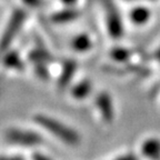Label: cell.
<instances>
[{
	"instance_id": "cell-17",
	"label": "cell",
	"mask_w": 160,
	"mask_h": 160,
	"mask_svg": "<svg viewBox=\"0 0 160 160\" xmlns=\"http://www.w3.org/2000/svg\"><path fill=\"white\" fill-rule=\"evenodd\" d=\"M0 160H25L21 156H0Z\"/></svg>"
},
{
	"instance_id": "cell-14",
	"label": "cell",
	"mask_w": 160,
	"mask_h": 160,
	"mask_svg": "<svg viewBox=\"0 0 160 160\" xmlns=\"http://www.w3.org/2000/svg\"><path fill=\"white\" fill-rule=\"evenodd\" d=\"M115 160H139V158L133 153H123V155L117 157Z\"/></svg>"
},
{
	"instance_id": "cell-8",
	"label": "cell",
	"mask_w": 160,
	"mask_h": 160,
	"mask_svg": "<svg viewBox=\"0 0 160 160\" xmlns=\"http://www.w3.org/2000/svg\"><path fill=\"white\" fill-rule=\"evenodd\" d=\"M130 19L136 25H143L150 19V11L145 7L133 8L130 12Z\"/></svg>"
},
{
	"instance_id": "cell-7",
	"label": "cell",
	"mask_w": 160,
	"mask_h": 160,
	"mask_svg": "<svg viewBox=\"0 0 160 160\" xmlns=\"http://www.w3.org/2000/svg\"><path fill=\"white\" fill-rule=\"evenodd\" d=\"M76 69H77V63L73 60H67L65 62L61 70V75L58 80V88L60 90H63L70 83L76 73Z\"/></svg>"
},
{
	"instance_id": "cell-10",
	"label": "cell",
	"mask_w": 160,
	"mask_h": 160,
	"mask_svg": "<svg viewBox=\"0 0 160 160\" xmlns=\"http://www.w3.org/2000/svg\"><path fill=\"white\" fill-rule=\"evenodd\" d=\"M72 48L76 51L85 52L91 48V40L87 35H78L72 40Z\"/></svg>"
},
{
	"instance_id": "cell-12",
	"label": "cell",
	"mask_w": 160,
	"mask_h": 160,
	"mask_svg": "<svg viewBox=\"0 0 160 160\" xmlns=\"http://www.w3.org/2000/svg\"><path fill=\"white\" fill-rule=\"evenodd\" d=\"M5 66L11 69H22L23 63L20 59L19 55L16 52H9L5 57Z\"/></svg>"
},
{
	"instance_id": "cell-21",
	"label": "cell",
	"mask_w": 160,
	"mask_h": 160,
	"mask_svg": "<svg viewBox=\"0 0 160 160\" xmlns=\"http://www.w3.org/2000/svg\"><path fill=\"white\" fill-rule=\"evenodd\" d=\"M152 1H153V0H152Z\"/></svg>"
},
{
	"instance_id": "cell-6",
	"label": "cell",
	"mask_w": 160,
	"mask_h": 160,
	"mask_svg": "<svg viewBox=\"0 0 160 160\" xmlns=\"http://www.w3.org/2000/svg\"><path fill=\"white\" fill-rule=\"evenodd\" d=\"M141 155L148 160H160V139L148 138L141 143Z\"/></svg>"
},
{
	"instance_id": "cell-9",
	"label": "cell",
	"mask_w": 160,
	"mask_h": 160,
	"mask_svg": "<svg viewBox=\"0 0 160 160\" xmlns=\"http://www.w3.org/2000/svg\"><path fill=\"white\" fill-rule=\"evenodd\" d=\"M91 92V82L89 80H83L77 83L71 90V95L76 99H83Z\"/></svg>"
},
{
	"instance_id": "cell-11",
	"label": "cell",
	"mask_w": 160,
	"mask_h": 160,
	"mask_svg": "<svg viewBox=\"0 0 160 160\" xmlns=\"http://www.w3.org/2000/svg\"><path fill=\"white\" fill-rule=\"evenodd\" d=\"M79 17V11L75 9H67L62 10L60 12L56 13L55 16H52V20L55 22H68V21H71V20H75Z\"/></svg>"
},
{
	"instance_id": "cell-20",
	"label": "cell",
	"mask_w": 160,
	"mask_h": 160,
	"mask_svg": "<svg viewBox=\"0 0 160 160\" xmlns=\"http://www.w3.org/2000/svg\"><path fill=\"white\" fill-rule=\"evenodd\" d=\"M129 1H132V0H129Z\"/></svg>"
},
{
	"instance_id": "cell-18",
	"label": "cell",
	"mask_w": 160,
	"mask_h": 160,
	"mask_svg": "<svg viewBox=\"0 0 160 160\" xmlns=\"http://www.w3.org/2000/svg\"><path fill=\"white\" fill-rule=\"evenodd\" d=\"M155 58H156V60L158 61V63L160 65V46L157 48V50L155 51Z\"/></svg>"
},
{
	"instance_id": "cell-5",
	"label": "cell",
	"mask_w": 160,
	"mask_h": 160,
	"mask_svg": "<svg viewBox=\"0 0 160 160\" xmlns=\"http://www.w3.org/2000/svg\"><path fill=\"white\" fill-rule=\"evenodd\" d=\"M96 106L99 110L101 118L106 122H111L115 117L112 99L108 92H100L96 98Z\"/></svg>"
},
{
	"instance_id": "cell-19",
	"label": "cell",
	"mask_w": 160,
	"mask_h": 160,
	"mask_svg": "<svg viewBox=\"0 0 160 160\" xmlns=\"http://www.w3.org/2000/svg\"><path fill=\"white\" fill-rule=\"evenodd\" d=\"M61 1H63L65 3H68V5H73L76 2V0H61Z\"/></svg>"
},
{
	"instance_id": "cell-3",
	"label": "cell",
	"mask_w": 160,
	"mask_h": 160,
	"mask_svg": "<svg viewBox=\"0 0 160 160\" xmlns=\"http://www.w3.org/2000/svg\"><path fill=\"white\" fill-rule=\"evenodd\" d=\"M5 137L9 142L23 147H35L42 142V138L37 132L19 128L8 129L5 133Z\"/></svg>"
},
{
	"instance_id": "cell-1",
	"label": "cell",
	"mask_w": 160,
	"mask_h": 160,
	"mask_svg": "<svg viewBox=\"0 0 160 160\" xmlns=\"http://www.w3.org/2000/svg\"><path fill=\"white\" fill-rule=\"evenodd\" d=\"M33 120L36 122L49 131L52 136L58 138L59 140L63 141L65 143L69 146H76L79 143L80 137L76 130L72 128H69L65 123L60 122L59 120L53 119L51 117H48L46 115H36L33 117Z\"/></svg>"
},
{
	"instance_id": "cell-15",
	"label": "cell",
	"mask_w": 160,
	"mask_h": 160,
	"mask_svg": "<svg viewBox=\"0 0 160 160\" xmlns=\"http://www.w3.org/2000/svg\"><path fill=\"white\" fill-rule=\"evenodd\" d=\"M32 160H52L51 158H49L48 156L43 155V153L36 152L32 155Z\"/></svg>"
},
{
	"instance_id": "cell-4",
	"label": "cell",
	"mask_w": 160,
	"mask_h": 160,
	"mask_svg": "<svg viewBox=\"0 0 160 160\" xmlns=\"http://www.w3.org/2000/svg\"><path fill=\"white\" fill-rule=\"evenodd\" d=\"M102 2L107 11V23L110 36L112 38H120L122 35V22L117 8L113 5L112 0H102Z\"/></svg>"
},
{
	"instance_id": "cell-13",
	"label": "cell",
	"mask_w": 160,
	"mask_h": 160,
	"mask_svg": "<svg viewBox=\"0 0 160 160\" xmlns=\"http://www.w3.org/2000/svg\"><path fill=\"white\" fill-rule=\"evenodd\" d=\"M111 57L113 60L119 61V62H125L129 59L130 57V51L126 48H115L111 51Z\"/></svg>"
},
{
	"instance_id": "cell-16",
	"label": "cell",
	"mask_w": 160,
	"mask_h": 160,
	"mask_svg": "<svg viewBox=\"0 0 160 160\" xmlns=\"http://www.w3.org/2000/svg\"><path fill=\"white\" fill-rule=\"evenodd\" d=\"M27 5L32 6V7H39L43 3V0H23Z\"/></svg>"
},
{
	"instance_id": "cell-2",
	"label": "cell",
	"mask_w": 160,
	"mask_h": 160,
	"mask_svg": "<svg viewBox=\"0 0 160 160\" xmlns=\"http://www.w3.org/2000/svg\"><path fill=\"white\" fill-rule=\"evenodd\" d=\"M26 18V13L23 10L17 9L10 17L9 22L6 27L5 31L2 33V37L0 39V55L3 53L8 49L11 42L15 39L17 32L20 30L23 23V20Z\"/></svg>"
}]
</instances>
